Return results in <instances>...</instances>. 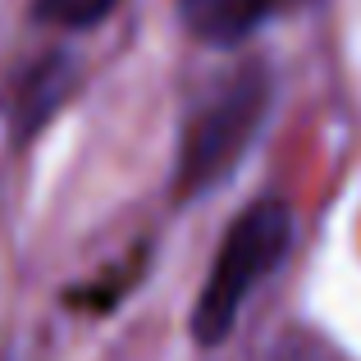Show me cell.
I'll return each mask as SVG.
<instances>
[{
	"label": "cell",
	"instance_id": "1",
	"mask_svg": "<svg viewBox=\"0 0 361 361\" xmlns=\"http://www.w3.org/2000/svg\"><path fill=\"white\" fill-rule=\"evenodd\" d=\"M288 243H293V215L283 202H256L233 220V229L224 233L220 252H215V265L202 283L197 311H192L197 343L215 348L229 338L247 293L283 261Z\"/></svg>",
	"mask_w": 361,
	"mask_h": 361
},
{
	"label": "cell",
	"instance_id": "2",
	"mask_svg": "<svg viewBox=\"0 0 361 361\" xmlns=\"http://www.w3.org/2000/svg\"><path fill=\"white\" fill-rule=\"evenodd\" d=\"M265 106H270V78L261 69H247L197 115V123L183 137V151H178V197H202L215 178H224L238 165L252 133L265 119Z\"/></svg>",
	"mask_w": 361,
	"mask_h": 361
},
{
	"label": "cell",
	"instance_id": "3",
	"mask_svg": "<svg viewBox=\"0 0 361 361\" xmlns=\"http://www.w3.org/2000/svg\"><path fill=\"white\" fill-rule=\"evenodd\" d=\"M283 0H178L188 32L211 46H233L265 23Z\"/></svg>",
	"mask_w": 361,
	"mask_h": 361
},
{
	"label": "cell",
	"instance_id": "4",
	"mask_svg": "<svg viewBox=\"0 0 361 361\" xmlns=\"http://www.w3.org/2000/svg\"><path fill=\"white\" fill-rule=\"evenodd\" d=\"M119 0H37V18L55 27H92L115 9Z\"/></svg>",
	"mask_w": 361,
	"mask_h": 361
}]
</instances>
